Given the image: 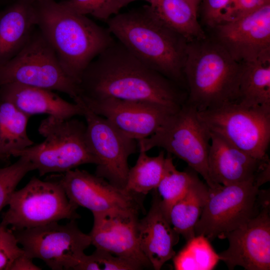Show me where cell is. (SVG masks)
I'll return each mask as SVG.
<instances>
[{"label": "cell", "mask_w": 270, "mask_h": 270, "mask_svg": "<svg viewBox=\"0 0 270 270\" xmlns=\"http://www.w3.org/2000/svg\"><path fill=\"white\" fill-rule=\"evenodd\" d=\"M178 85L115 40L84 71L78 83L79 98L147 102L177 110L187 98Z\"/></svg>", "instance_id": "obj_1"}, {"label": "cell", "mask_w": 270, "mask_h": 270, "mask_svg": "<svg viewBox=\"0 0 270 270\" xmlns=\"http://www.w3.org/2000/svg\"><path fill=\"white\" fill-rule=\"evenodd\" d=\"M36 2L37 27L66 74L78 84L90 62L114 41L108 29L55 0Z\"/></svg>", "instance_id": "obj_2"}, {"label": "cell", "mask_w": 270, "mask_h": 270, "mask_svg": "<svg viewBox=\"0 0 270 270\" xmlns=\"http://www.w3.org/2000/svg\"><path fill=\"white\" fill-rule=\"evenodd\" d=\"M106 22L112 35L148 66L178 84L185 80L188 42L166 26L149 5L118 13Z\"/></svg>", "instance_id": "obj_3"}, {"label": "cell", "mask_w": 270, "mask_h": 270, "mask_svg": "<svg viewBox=\"0 0 270 270\" xmlns=\"http://www.w3.org/2000/svg\"><path fill=\"white\" fill-rule=\"evenodd\" d=\"M240 64L216 41L188 42L183 74L188 88L186 103L198 112L238 102Z\"/></svg>", "instance_id": "obj_4"}, {"label": "cell", "mask_w": 270, "mask_h": 270, "mask_svg": "<svg viewBox=\"0 0 270 270\" xmlns=\"http://www.w3.org/2000/svg\"><path fill=\"white\" fill-rule=\"evenodd\" d=\"M72 118L48 116L38 128L44 140L16 152L14 156L26 158L40 176L64 173L84 164H98V160L87 142L86 125Z\"/></svg>", "instance_id": "obj_5"}, {"label": "cell", "mask_w": 270, "mask_h": 270, "mask_svg": "<svg viewBox=\"0 0 270 270\" xmlns=\"http://www.w3.org/2000/svg\"><path fill=\"white\" fill-rule=\"evenodd\" d=\"M210 132L200 118L198 111L186 102L154 134L137 140L139 150L147 152L154 148H162L184 161L202 177L210 190H214L222 185L215 184L210 175Z\"/></svg>", "instance_id": "obj_6"}, {"label": "cell", "mask_w": 270, "mask_h": 270, "mask_svg": "<svg viewBox=\"0 0 270 270\" xmlns=\"http://www.w3.org/2000/svg\"><path fill=\"white\" fill-rule=\"evenodd\" d=\"M247 182L210 190L209 195L195 228V235L209 240L226 238V234L258 214L270 200L269 192Z\"/></svg>", "instance_id": "obj_7"}, {"label": "cell", "mask_w": 270, "mask_h": 270, "mask_svg": "<svg viewBox=\"0 0 270 270\" xmlns=\"http://www.w3.org/2000/svg\"><path fill=\"white\" fill-rule=\"evenodd\" d=\"M198 114L210 132L256 158H268L270 106H248L236 102Z\"/></svg>", "instance_id": "obj_8"}, {"label": "cell", "mask_w": 270, "mask_h": 270, "mask_svg": "<svg viewBox=\"0 0 270 270\" xmlns=\"http://www.w3.org/2000/svg\"><path fill=\"white\" fill-rule=\"evenodd\" d=\"M10 83L58 90L74 100L80 94L78 84L64 72L54 50L38 27L23 49L0 66V86Z\"/></svg>", "instance_id": "obj_9"}, {"label": "cell", "mask_w": 270, "mask_h": 270, "mask_svg": "<svg viewBox=\"0 0 270 270\" xmlns=\"http://www.w3.org/2000/svg\"><path fill=\"white\" fill-rule=\"evenodd\" d=\"M0 223L12 230L30 228L79 218L77 206L67 196L58 180L44 181L32 177L22 188L15 190Z\"/></svg>", "instance_id": "obj_10"}, {"label": "cell", "mask_w": 270, "mask_h": 270, "mask_svg": "<svg viewBox=\"0 0 270 270\" xmlns=\"http://www.w3.org/2000/svg\"><path fill=\"white\" fill-rule=\"evenodd\" d=\"M12 232L26 255L52 270H74L92 244L90 235L80 230L74 220Z\"/></svg>", "instance_id": "obj_11"}, {"label": "cell", "mask_w": 270, "mask_h": 270, "mask_svg": "<svg viewBox=\"0 0 270 270\" xmlns=\"http://www.w3.org/2000/svg\"><path fill=\"white\" fill-rule=\"evenodd\" d=\"M74 102H79L82 107L86 122L87 142L98 160L95 174L125 189L130 169L128 159L136 151L137 140L126 136L106 118L93 112L79 98Z\"/></svg>", "instance_id": "obj_12"}, {"label": "cell", "mask_w": 270, "mask_h": 270, "mask_svg": "<svg viewBox=\"0 0 270 270\" xmlns=\"http://www.w3.org/2000/svg\"><path fill=\"white\" fill-rule=\"evenodd\" d=\"M69 200L92 214L109 212L139 214L140 196L120 188L96 174L78 168L62 173L57 180Z\"/></svg>", "instance_id": "obj_13"}, {"label": "cell", "mask_w": 270, "mask_h": 270, "mask_svg": "<svg viewBox=\"0 0 270 270\" xmlns=\"http://www.w3.org/2000/svg\"><path fill=\"white\" fill-rule=\"evenodd\" d=\"M214 28L216 41L238 62L270 57V3Z\"/></svg>", "instance_id": "obj_14"}, {"label": "cell", "mask_w": 270, "mask_h": 270, "mask_svg": "<svg viewBox=\"0 0 270 270\" xmlns=\"http://www.w3.org/2000/svg\"><path fill=\"white\" fill-rule=\"evenodd\" d=\"M270 208L268 200L258 214L226 234L229 246L218 255L229 270L270 269Z\"/></svg>", "instance_id": "obj_15"}, {"label": "cell", "mask_w": 270, "mask_h": 270, "mask_svg": "<svg viewBox=\"0 0 270 270\" xmlns=\"http://www.w3.org/2000/svg\"><path fill=\"white\" fill-rule=\"evenodd\" d=\"M80 98L93 112L136 140L152 136L170 115L178 110L147 102L112 98L98 100Z\"/></svg>", "instance_id": "obj_16"}, {"label": "cell", "mask_w": 270, "mask_h": 270, "mask_svg": "<svg viewBox=\"0 0 270 270\" xmlns=\"http://www.w3.org/2000/svg\"><path fill=\"white\" fill-rule=\"evenodd\" d=\"M210 134L208 167L215 184L254 182L260 186L270 180L269 158H256L216 134Z\"/></svg>", "instance_id": "obj_17"}, {"label": "cell", "mask_w": 270, "mask_h": 270, "mask_svg": "<svg viewBox=\"0 0 270 270\" xmlns=\"http://www.w3.org/2000/svg\"><path fill=\"white\" fill-rule=\"evenodd\" d=\"M138 214L109 212L94 214L88 234L96 248L134 262L143 268L151 264L140 246L138 233Z\"/></svg>", "instance_id": "obj_18"}, {"label": "cell", "mask_w": 270, "mask_h": 270, "mask_svg": "<svg viewBox=\"0 0 270 270\" xmlns=\"http://www.w3.org/2000/svg\"><path fill=\"white\" fill-rule=\"evenodd\" d=\"M153 192L148 212L138 220V233L141 249L152 267L160 270L176 254L174 247L178 241L180 234L174 230L163 212L156 190Z\"/></svg>", "instance_id": "obj_19"}, {"label": "cell", "mask_w": 270, "mask_h": 270, "mask_svg": "<svg viewBox=\"0 0 270 270\" xmlns=\"http://www.w3.org/2000/svg\"><path fill=\"white\" fill-rule=\"evenodd\" d=\"M36 2L14 0L0 10V66L25 46L37 28Z\"/></svg>", "instance_id": "obj_20"}, {"label": "cell", "mask_w": 270, "mask_h": 270, "mask_svg": "<svg viewBox=\"0 0 270 270\" xmlns=\"http://www.w3.org/2000/svg\"><path fill=\"white\" fill-rule=\"evenodd\" d=\"M0 98L10 102L30 116L44 114L68 119L83 113L78 102L66 101L51 90L16 83L0 86Z\"/></svg>", "instance_id": "obj_21"}, {"label": "cell", "mask_w": 270, "mask_h": 270, "mask_svg": "<svg viewBox=\"0 0 270 270\" xmlns=\"http://www.w3.org/2000/svg\"><path fill=\"white\" fill-rule=\"evenodd\" d=\"M158 18L188 42L206 38L197 18L198 8L186 0H156L150 5Z\"/></svg>", "instance_id": "obj_22"}, {"label": "cell", "mask_w": 270, "mask_h": 270, "mask_svg": "<svg viewBox=\"0 0 270 270\" xmlns=\"http://www.w3.org/2000/svg\"><path fill=\"white\" fill-rule=\"evenodd\" d=\"M209 192L206 184L198 177L170 210L169 221L171 226L186 240L195 236V226L201 216Z\"/></svg>", "instance_id": "obj_23"}, {"label": "cell", "mask_w": 270, "mask_h": 270, "mask_svg": "<svg viewBox=\"0 0 270 270\" xmlns=\"http://www.w3.org/2000/svg\"><path fill=\"white\" fill-rule=\"evenodd\" d=\"M240 64L238 102L248 106H270V57Z\"/></svg>", "instance_id": "obj_24"}, {"label": "cell", "mask_w": 270, "mask_h": 270, "mask_svg": "<svg viewBox=\"0 0 270 270\" xmlns=\"http://www.w3.org/2000/svg\"><path fill=\"white\" fill-rule=\"evenodd\" d=\"M30 116L0 98V154L3 159L34 144L27 134Z\"/></svg>", "instance_id": "obj_25"}, {"label": "cell", "mask_w": 270, "mask_h": 270, "mask_svg": "<svg viewBox=\"0 0 270 270\" xmlns=\"http://www.w3.org/2000/svg\"><path fill=\"white\" fill-rule=\"evenodd\" d=\"M136 164L130 168L125 190L143 196L158 187L164 172L166 156L162 151L154 156L139 150Z\"/></svg>", "instance_id": "obj_26"}, {"label": "cell", "mask_w": 270, "mask_h": 270, "mask_svg": "<svg viewBox=\"0 0 270 270\" xmlns=\"http://www.w3.org/2000/svg\"><path fill=\"white\" fill-rule=\"evenodd\" d=\"M196 174L192 169L184 172L178 170L170 154H168L166 156L164 172L156 190L160 196L162 210L168 220L172 206L198 178Z\"/></svg>", "instance_id": "obj_27"}, {"label": "cell", "mask_w": 270, "mask_h": 270, "mask_svg": "<svg viewBox=\"0 0 270 270\" xmlns=\"http://www.w3.org/2000/svg\"><path fill=\"white\" fill-rule=\"evenodd\" d=\"M172 260L176 270H212L220 260L210 240L201 234L187 240Z\"/></svg>", "instance_id": "obj_28"}, {"label": "cell", "mask_w": 270, "mask_h": 270, "mask_svg": "<svg viewBox=\"0 0 270 270\" xmlns=\"http://www.w3.org/2000/svg\"><path fill=\"white\" fill-rule=\"evenodd\" d=\"M142 268L134 262L96 248L92 254H84L74 270H138Z\"/></svg>", "instance_id": "obj_29"}, {"label": "cell", "mask_w": 270, "mask_h": 270, "mask_svg": "<svg viewBox=\"0 0 270 270\" xmlns=\"http://www.w3.org/2000/svg\"><path fill=\"white\" fill-rule=\"evenodd\" d=\"M33 170L34 168L32 163L23 156H20L13 164L0 168V212L8 206L12 194L20 180Z\"/></svg>", "instance_id": "obj_30"}, {"label": "cell", "mask_w": 270, "mask_h": 270, "mask_svg": "<svg viewBox=\"0 0 270 270\" xmlns=\"http://www.w3.org/2000/svg\"><path fill=\"white\" fill-rule=\"evenodd\" d=\"M60 2L74 12L90 15L104 22L120 10L118 0H64Z\"/></svg>", "instance_id": "obj_31"}, {"label": "cell", "mask_w": 270, "mask_h": 270, "mask_svg": "<svg viewBox=\"0 0 270 270\" xmlns=\"http://www.w3.org/2000/svg\"><path fill=\"white\" fill-rule=\"evenodd\" d=\"M24 252L12 230L0 223V270H10L15 260Z\"/></svg>", "instance_id": "obj_32"}, {"label": "cell", "mask_w": 270, "mask_h": 270, "mask_svg": "<svg viewBox=\"0 0 270 270\" xmlns=\"http://www.w3.org/2000/svg\"><path fill=\"white\" fill-rule=\"evenodd\" d=\"M204 18L210 27L214 28L224 22L230 0H202Z\"/></svg>", "instance_id": "obj_33"}, {"label": "cell", "mask_w": 270, "mask_h": 270, "mask_svg": "<svg viewBox=\"0 0 270 270\" xmlns=\"http://www.w3.org/2000/svg\"><path fill=\"white\" fill-rule=\"evenodd\" d=\"M270 3V0H236L228 8L224 22L246 15Z\"/></svg>", "instance_id": "obj_34"}, {"label": "cell", "mask_w": 270, "mask_h": 270, "mask_svg": "<svg viewBox=\"0 0 270 270\" xmlns=\"http://www.w3.org/2000/svg\"><path fill=\"white\" fill-rule=\"evenodd\" d=\"M33 258L24 252L18 257L12 263L10 270H40L42 268L36 265Z\"/></svg>", "instance_id": "obj_35"}, {"label": "cell", "mask_w": 270, "mask_h": 270, "mask_svg": "<svg viewBox=\"0 0 270 270\" xmlns=\"http://www.w3.org/2000/svg\"><path fill=\"white\" fill-rule=\"evenodd\" d=\"M136 0H118V6L120 9L121 10L122 8L126 6L129 4ZM147 0L149 2L150 5L153 4L156 1V0Z\"/></svg>", "instance_id": "obj_36"}, {"label": "cell", "mask_w": 270, "mask_h": 270, "mask_svg": "<svg viewBox=\"0 0 270 270\" xmlns=\"http://www.w3.org/2000/svg\"><path fill=\"white\" fill-rule=\"evenodd\" d=\"M186 0L188 2L191 4H192L196 8H198L200 2L202 0Z\"/></svg>", "instance_id": "obj_37"}, {"label": "cell", "mask_w": 270, "mask_h": 270, "mask_svg": "<svg viewBox=\"0 0 270 270\" xmlns=\"http://www.w3.org/2000/svg\"><path fill=\"white\" fill-rule=\"evenodd\" d=\"M236 0H230V4H229V6H228L232 4Z\"/></svg>", "instance_id": "obj_38"}, {"label": "cell", "mask_w": 270, "mask_h": 270, "mask_svg": "<svg viewBox=\"0 0 270 270\" xmlns=\"http://www.w3.org/2000/svg\"><path fill=\"white\" fill-rule=\"evenodd\" d=\"M3 158L2 157V156L0 154V160H2Z\"/></svg>", "instance_id": "obj_39"}, {"label": "cell", "mask_w": 270, "mask_h": 270, "mask_svg": "<svg viewBox=\"0 0 270 270\" xmlns=\"http://www.w3.org/2000/svg\"><path fill=\"white\" fill-rule=\"evenodd\" d=\"M34 0V1H40V0Z\"/></svg>", "instance_id": "obj_40"}, {"label": "cell", "mask_w": 270, "mask_h": 270, "mask_svg": "<svg viewBox=\"0 0 270 270\" xmlns=\"http://www.w3.org/2000/svg\"><path fill=\"white\" fill-rule=\"evenodd\" d=\"M2 0H0V2H2Z\"/></svg>", "instance_id": "obj_41"}]
</instances>
